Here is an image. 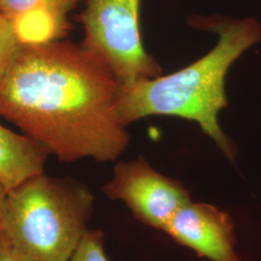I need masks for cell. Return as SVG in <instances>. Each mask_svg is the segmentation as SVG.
<instances>
[{"mask_svg": "<svg viewBox=\"0 0 261 261\" xmlns=\"http://www.w3.org/2000/svg\"><path fill=\"white\" fill-rule=\"evenodd\" d=\"M119 85L82 44H22L0 82V114L61 162H114L130 140L116 112Z\"/></svg>", "mask_w": 261, "mask_h": 261, "instance_id": "6da1fadb", "label": "cell"}, {"mask_svg": "<svg viewBox=\"0 0 261 261\" xmlns=\"http://www.w3.org/2000/svg\"><path fill=\"white\" fill-rule=\"evenodd\" d=\"M188 23L216 34V46L177 72L120 84L117 116L126 127L149 116H173L196 122L224 157L235 162L237 149L219 122L220 112L228 103L225 79L234 62L247 49L261 43V22L252 18L194 15Z\"/></svg>", "mask_w": 261, "mask_h": 261, "instance_id": "7a4b0ae2", "label": "cell"}, {"mask_svg": "<svg viewBox=\"0 0 261 261\" xmlns=\"http://www.w3.org/2000/svg\"><path fill=\"white\" fill-rule=\"evenodd\" d=\"M94 200L84 183L40 174L7 192L1 231L35 261H70L88 230Z\"/></svg>", "mask_w": 261, "mask_h": 261, "instance_id": "3957f363", "label": "cell"}, {"mask_svg": "<svg viewBox=\"0 0 261 261\" xmlns=\"http://www.w3.org/2000/svg\"><path fill=\"white\" fill-rule=\"evenodd\" d=\"M141 0H87L77 16L82 45L101 58L120 84L163 75L162 66L143 46Z\"/></svg>", "mask_w": 261, "mask_h": 261, "instance_id": "277c9868", "label": "cell"}, {"mask_svg": "<svg viewBox=\"0 0 261 261\" xmlns=\"http://www.w3.org/2000/svg\"><path fill=\"white\" fill-rule=\"evenodd\" d=\"M103 192L110 199L123 202L139 222L162 231L173 215L192 201L185 187L160 173L142 155L117 163Z\"/></svg>", "mask_w": 261, "mask_h": 261, "instance_id": "5b68a950", "label": "cell"}, {"mask_svg": "<svg viewBox=\"0 0 261 261\" xmlns=\"http://www.w3.org/2000/svg\"><path fill=\"white\" fill-rule=\"evenodd\" d=\"M178 244L211 261H242L236 252V236L230 214L209 203L190 201L166 225Z\"/></svg>", "mask_w": 261, "mask_h": 261, "instance_id": "8992f818", "label": "cell"}, {"mask_svg": "<svg viewBox=\"0 0 261 261\" xmlns=\"http://www.w3.org/2000/svg\"><path fill=\"white\" fill-rule=\"evenodd\" d=\"M48 155L35 140L0 123V184L7 192L45 173Z\"/></svg>", "mask_w": 261, "mask_h": 261, "instance_id": "52a82bcc", "label": "cell"}, {"mask_svg": "<svg viewBox=\"0 0 261 261\" xmlns=\"http://www.w3.org/2000/svg\"><path fill=\"white\" fill-rule=\"evenodd\" d=\"M66 13L40 8L31 10L10 19L22 44L55 41L70 28Z\"/></svg>", "mask_w": 261, "mask_h": 261, "instance_id": "ba28073f", "label": "cell"}, {"mask_svg": "<svg viewBox=\"0 0 261 261\" xmlns=\"http://www.w3.org/2000/svg\"><path fill=\"white\" fill-rule=\"evenodd\" d=\"M81 0H0V13L8 19L31 10L47 8L68 13Z\"/></svg>", "mask_w": 261, "mask_h": 261, "instance_id": "9c48e42d", "label": "cell"}, {"mask_svg": "<svg viewBox=\"0 0 261 261\" xmlns=\"http://www.w3.org/2000/svg\"><path fill=\"white\" fill-rule=\"evenodd\" d=\"M21 46L12 21L0 13V82L9 71Z\"/></svg>", "mask_w": 261, "mask_h": 261, "instance_id": "30bf717a", "label": "cell"}, {"mask_svg": "<svg viewBox=\"0 0 261 261\" xmlns=\"http://www.w3.org/2000/svg\"><path fill=\"white\" fill-rule=\"evenodd\" d=\"M70 261H109L103 248V231L88 229Z\"/></svg>", "mask_w": 261, "mask_h": 261, "instance_id": "8fae6325", "label": "cell"}, {"mask_svg": "<svg viewBox=\"0 0 261 261\" xmlns=\"http://www.w3.org/2000/svg\"><path fill=\"white\" fill-rule=\"evenodd\" d=\"M0 261H35L0 231Z\"/></svg>", "mask_w": 261, "mask_h": 261, "instance_id": "7c38bea8", "label": "cell"}, {"mask_svg": "<svg viewBox=\"0 0 261 261\" xmlns=\"http://www.w3.org/2000/svg\"><path fill=\"white\" fill-rule=\"evenodd\" d=\"M7 194V190L0 184V231H1V213H2V205L4 202V198Z\"/></svg>", "mask_w": 261, "mask_h": 261, "instance_id": "4fadbf2b", "label": "cell"}]
</instances>
